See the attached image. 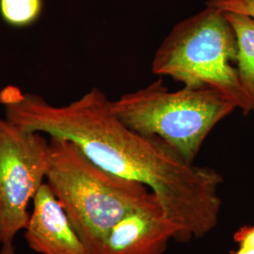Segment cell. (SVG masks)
Returning a JSON list of instances; mask_svg holds the SVG:
<instances>
[{"instance_id": "obj_6", "label": "cell", "mask_w": 254, "mask_h": 254, "mask_svg": "<svg viewBox=\"0 0 254 254\" xmlns=\"http://www.w3.org/2000/svg\"><path fill=\"white\" fill-rule=\"evenodd\" d=\"M23 232L28 248L37 254H92L46 182L32 200Z\"/></svg>"}, {"instance_id": "obj_7", "label": "cell", "mask_w": 254, "mask_h": 254, "mask_svg": "<svg viewBox=\"0 0 254 254\" xmlns=\"http://www.w3.org/2000/svg\"><path fill=\"white\" fill-rule=\"evenodd\" d=\"M179 230L161 206L129 213L111 228L101 254H162Z\"/></svg>"}, {"instance_id": "obj_2", "label": "cell", "mask_w": 254, "mask_h": 254, "mask_svg": "<svg viewBox=\"0 0 254 254\" xmlns=\"http://www.w3.org/2000/svg\"><path fill=\"white\" fill-rule=\"evenodd\" d=\"M46 184L92 254H101L109 231L129 213L160 206L146 186L112 174L72 142L50 137Z\"/></svg>"}, {"instance_id": "obj_9", "label": "cell", "mask_w": 254, "mask_h": 254, "mask_svg": "<svg viewBox=\"0 0 254 254\" xmlns=\"http://www.w3.org/2000/svg\"><path fill=\"white\" fill-rule=\"evenodd\" d=\"M44 7V0H0V18L9 27L27 28L41 18Z\"/></svg>"}, {"instance_id": "obj_5", "label": "cell", "mask_w": 254, "mask_h": 254, "mask_svg": "<svg viewBox=\"0 0 254 254\" xmlns=\"http://www.w3.org/2000/svg\"><path fill=\"white\" fill-rule=\"evenodd\" d=\"M50 143L41 133L0 117V244H13L46 183Z\"/></svg>"}, {"instance_id": "obj_8", "label": "cell", "mask_w": 254, "mask_h": 254, "mask_svg": "<svg viewBox=\"0 0 254 254\" xmlns=\"http://www.w3.org/2000/svg\"><path fill=\"white\" fill-rule=\"evenodd\" d=\"M225 14L236 33L239 81L254 106V19L236 12Z\"/></svg>"}, {"instance_id": "obj_3", "label": "cell", "mask_w": 254, "mask_h": 254, "mask_svg": "<svg viewBox=\"0 0 254 254\" xmlns=\"http://www.w3.org/2000/svg\"><path fill=\"white\" fill-rule=\"evenodd\" d=\"M236 33L224 11L209 7L173 27L157 48L152 72L184 87L217 91L247 115L254 110L236 68Z\"/></svg>"}, {"instance_id": "obj_11", "label": "cell", "mask_w": 254, "mask_h": 254, "mask_svg": "<svg viewBox=\"0 0 254 254\" xmlns=\"http://www.w3.org/2000/svg\"><path fill=\"white\" fill-rule=\"evenodd\" d=\"M237 250L231 254H254V225L238 229L234 235Z\"/></svg>"}, {"instance_id": "obj_1", "label": "cell", "mask_w": 254, "mask_h": 254, "mask_svg": "<svg viewBox=\"0 0 254 254\" xmlns=\"http://www.w3.org/2000/svg\"><path fill=\"white\" fill-rule=\"evenodd\" d=\"M5 117L28 130L64 138L105 171L146 186L179 230V242L200 239L218 225L219 173L187 161L162 140L126 126L97 88L66 106L8 85L0 91Z\"/></svg>"}, {"instance_id": "obj_4", "label": "cell", "mask_w": 254, "mask_h": 254, "mask_svg": "<svg viewBox=\"0 0 254 254\" xmlns=\"http://www.w3.org/2000/svg\"><path fill=\"white\" fill-rule=\"evenodd\" d=\"M111 109L129 128L159 138L194 163L210 132L236 107L213 90L172 91L159 79L111 101Z\"/></svg>"}, {"instance_id": "obj_10", "label": "cell", "mask_w": 254, "mask_h": 254, "mask_svg": "<svg viewBox=\"0 0 254 254\" xmlns=\"http://www.w3.org/2000/svg\"><path fill=\"white\" fill-rule=\"evenodd\" d=\"M206 6L224 12H236L254 19V0H209Z\"/></svg>"}, {"instance_id": "obj_12", "label": "cell", "mask_w": 254, "mask_h": 254, "mask_svg": "<svg viewBox=\"0 0 254 254\" xmlns=\"http://www.w3.org/2000/svg\"><path fill=\"white\" fill-rule=\"evenodd\" d=\"M0 254H17L14 244L2 245L0 249Z\"/></svg>"}]
</instances>
